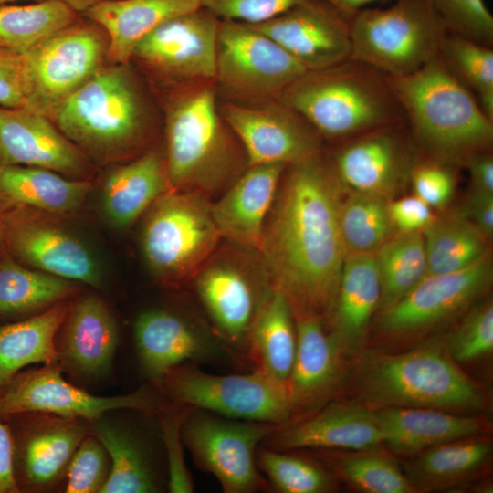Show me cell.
Returning <instances> with one entry per match:
<instances>
[{"instance_id": "7c38bea8", "label": "cell", "mask_w": 493, "mask_h": 493, "mask_svg": "<svg viewBox=\"0 0 493 493\" xmlns=\"http://www.w3.org/2000/svg\"><path fill=\"white\" fill-rule=\"evenodd\" d=\"M281 426L195 409L183 422L182 437L196 465L212 474L224 492L248 493L263 485L257 447Z\"/></svg>"}, {"instance_id": "db71d44e", "label": "cell", "mask_w": 493, "mask_h": 493, "mask_svg": "<svg viewBox=\"0 0 493 493\" xmlns=\"http://www.w3.org/2000/svg\"><path fill=\"white\" fill-rule=\"evenodd\" d=\"M462 214L486 237L493 234V194L471 190Z\"/></svg>"}, {"instance_id": "7a4b0ae2", "label": "cell", "mask_w": 493, "mask_h": 493, "mask_svg": "<svg viewBox=\"0 0 493 493\" xmlns=\"http://www.w3.org/2000/svg\"><path fill=\"white\" fill-rule=\"evenodd\" d=\"M387 77L414 141L428 158L457 165L489 151L493 121L439 55L412 74Z\"/></svg>"}, {"instance_id": "7dc6e473", "label": "cell", "mask_w": 493, "mask_h": 493, "mask_svg": "<svg viewBox=\"0 0 493 493\" xmlns=\"http://www.w3.org/2000/svg\"><path fill=\"white\" fill-rule=\"evenodd\" d=\"M110 457L94 435H86L67 467V493L100 492L110 473Z\"/></svg>"}, {"instance_id": "484cf974", "label": "cell", "mask_w": 493, "mask_h": 493, "mask_svg": "<svg viewBox=\"0 0 493 493\" xmlns=\"http://www.w3.org/2000/svg\"><path fill=\"white\" fill-rule=\"evenodd\" d=\"M297 351L287 388L292 414L320 404L335 390L341 373L343 353L323 318L294 317Z\"/></svg>"}, {"instance_id": "c3c4849f", "label": "cell", "mask_w": 493, "mask_h": 493, "mask_svg": "<svg viewBox=\"0 0 493 493\" xmlns=\"http://www.w3.org/2000/svg\"><path fill=\"white\" fill-rule=\"evenodd\" d=\"M179 406L178 410L161 415L163 439L167 452L169 489L173 493H191L194 483L184 461L182 437V425L190 413V407Z\"/></svg>"}, {"instance_id": "44dd1931", "label": "cell", "mask_w": 493, "mask_h": 493, "mask_svg": "<svg viewBox=\"0 0 493 493\" xmlns=\"http://www.w3.org/2000/svg\"><path fill=\"white\" fill-rule=\"evenodd\" d=\"M0 163L36 166L87 179V156L45 114L0 106Z\"/></svg>"}, {"instance_id": "bcb514c9", "label": "cell", "mask_w": 493, "mask_h": 493, "mask_svg": "<svg viewBox=\"0 0 493 493\" xmlns=\"http://www.w3.org/2000/svg\"><path fill=\"white\" fill-rule=\"evenodd\" d=\"M450 356L469 362L493 350V305L488 299L472 308L449 340Z\"/></svg>"}, {"instance_id": "74e56055", "label": "cell", "mask_w": 493, "mask_h": 493, "mask_svg": "<svg viewBox=\"0 0 493 493\" xmlns=\"http://www.w3.org/2000/svg\"><path fill=\"white\" fill-rule=\"evenodd\" d=\"M79 15L61 0L0 5V47L25 55Z\"/></svg>"}, {"instance_id": "f907efd6", "label": "cell", "mask_w": 493, "mask_h": 493, "mask_svg": "<svg viewBox=\"0 0 493 493\" xmlns=\"http://www.w3.org/2000/svg\"><path fill=\"white\" fill-rule=\"evenodd\" d=\"M302 0H202L201 6L223 20L247 25L268 21Z\"/></svg>"}, {"instance_id": "816d5d0a", "label": "cell", "mask_w": 493, "mask_h": 493, "mask_svg": "<svg viewBox=\"0 0 493 493\" xmlns=\"http://www.w3.org/2000/svg\"><path fill=\"white\" fill-rule=\"evenodd\" d=\"M30 92L26 56L0 47V106L24 107Z\"/></svg>"}, {"instance_id": "ba28073f", "label": "cell", "mask_w": 493, "mask_h": 493, "mask_svg": "<svg viewBox=\"0 0 493 493\" xmlns=\"http://www.w3.org/2000/svg\"><path fill=\"white\" fill-rule=\"evenodd\" d=\"M448 32L428 0L362 8L350 20L351 58L389 77L406 76L438 55Z\"/></svg>"}, {"instance_id": "d6a6232c", "label": "cell", "mask_w": 493, "mask_h": 493, "mask_svg": "<svg viewBox=\"0 0 493 493\" xmlns=\"http://www.w3.org/2000/svg\"><path fill=\"white\" fill-rule=\"evenodd\" d=\"M69 308L61 301L28 318L0 324V391L26 366L59 361L56 337Z\"/></svg>"}, {"instance_id": "9c48e42d", "label": "cell", "mask_w": 493, "mask_h": 493, "mask_svg": "<svg viewBox=\"0 0 493 493\" xmlns=\"http://www.w3.org/2000/svg\"><path fill=\"white\" fill-rule=\"evenodd\" d=\"M159 382L178 405L224 417L285 425L292 415L287 385L259 368L246 374L215 375L182 364Z\"/></svg>"}, {"instance_id": "8992f818", "label": "cell", "mask_w": 493, "mask_h": 493, "mask_svg": "<svg viewBox=\"0 0 493 493\" xmlns=\"http://www.w3.org/2000/svg\"><path fill=\"white\" fill-rule=\"evenodd\" d=\"M357 387L364 405L372 410L399 406L474 411L483 405L479 387L435 346L364 356Z\"/></svg>"}, {"instance_id": "91938a15", "label": "cell", "mask_w": 493, "mask_h": 493, "mask_svg": "<svg viewBox=\"0 0 493 493\" xmlns=\"http://www.w3.org/2000/svg\"><path fill=\"white\" fill-rule=\"evenodd\" d=\"M7 256H9V253L5 243L3 226L0 221V260Z\"/></svg>"}, {"instance_id": "4316f807", "label": "cell", "mask_w": 493, "mask_h": 493, "mask_svg": "<svg viewBox=\"0 0 493 493\" xmlns=\"http://www.w3.org/2000/svg\"><path fill=\"white\" fill-rule=\"evenodd\" d=\"M59 331L57 350L68 367L84 375L109 370L118 344V329L99 297L84 296L71 304Z\"/></svg>"}, {"instance_id": "681fc988", "label": "cell", "mask_w": 493, "mask_h": 493, "mask_svg": "<svg viewBox=\"0 0 493 493\" xmlns=\"http://www.w3.org/2000/svg\"><path fill=\"white\" fill-rule=\"evenodd\" d=\"M449 163L433 159L415 163L411 173L415 195L430 207H440L450 200L456 184L454 170Z\"/></svg>"}, {"instance_id": "4dcf8cb0", "label": "cell", "mask_w": 493, "mask_h": 493, "mask_svg": "<svg viewBox=\"0 0 493 493\" xmlns=\"http://www.w3.org/2000/svg\"><path fill=\"white\" fill-rule=\"evenodd\" d=\"M382 294L374 254L346 255L336 299L331 309L333 333L343 353L351 354L362 343Z\"/></svg>"}, {"instance_id": "94428289", "label": "cell", "mask_w": 493, "mask_h": 493, "mask_svg": "<svg viewBox=\"0 0 493 493\" xmlns=\"http://www.w3.org/2000/svg\"><path fill=\"white\" fill-rule=\"evenodd\" d=\"M16 1H32V2H40L44 0H0V5H5L7 3H13Z\"/></svg>"}, {"instance_id": "d4e9b609", "label": "cell", "mask_w": 493, "mask_h": 493, "mask_svg": "<svg viewBox=\"0 0 493 493\" xmlns=\"http://www.w3.org/2000/svg\"><path fill=\"white\" fill-rule=\"evenodd\" d=\"M267 439L276 450L319 447L366 452L383 444L372 411L350 402L330 404L313 417L282 425Z\"/></svg>"}, {"instance_id": "8fae6325", "label": "cell", "mask_w": 493, "mask_h": 493, "mask_svg": "<svg viewBox=\"0 0 493 493\" xmlns=\"http://www.w3.org/2000/svg\"><path fill=\"white\" fill-rule=\"evenodd\" d=\"M193 280L219 334L230 343H246L273 288L258 252L232 244L218 247Z\"/></svg>"}, {"instance_id": "e0dca14e", "label": "cell", "mask_w": 493, "mask_h": 493, "mask_svg": "<svg viewBox=\"0 0 493 493\" xmlns=\"http://www.w3.org/2000/svg\"><path fill=\"white\" fill-rule=\"evenodd\" d=\"M488 253L462 270L426 275L393 307L383 311L382 329L396 336L424 332L465 311L488 289Z\"/></svg>"}, {"instance_id": "30bf717a", "label": "cell", "mask_w": 493, "mask_h": 493, "mask_svg": "<svg viewBox=\"0 0 493 493\" xmlns=\"http://www.w3.org/2000/svg\"><path fill=\"white\" fill-rule=\"evenodd\" d=\"M109 39L95 21L79 15L26 56L31 92L26 107L53 120L59 107L103 66Z\"/></svg>"}, {"instance_id": "d6986e66", "label": "cell", "mask_w": 493, "mask_h": 493, "mask_svg": "<svg viewBox=\"0 0 493 493\" xmlns=\"http://www.w3.org/2000/svg\"><path fill=\"white\" fill-rule=\"evenodd\" d=\"M350 20L323 0H302L268 21L250 26L309 71L351 58Z\"/></svg>"}, {"instance_id": "f546056e", "label": "cell", "mask_w": 493, "mask_h": 493, "mask_svg": "<svg viewBox=\"0 0 493 493\" xmlns=\"http://www.w3.org/2000/svg\"><path fill=\"white\" fill-rule=\"evenodd\" d=\"M202 0H112L81 14L98 23L109 39L107 58L126 65L136 46L163 22L201 6Z\"/></svg>"}, {"instance_id": "603a6c76", "label": "cell", "mask_w": 493, "mask_h": 493, "mask_svg": "<svg viewBox=\"0 0 493 493\" xmlns=\"http://www.w3.org/2000/svg\"><path fill=\"white\" fill-rule=\"evenodd\" d=\"M288 165L257 164L246 169L212 201V213L222 239L258 252L266 220Z\"/></svg>"}, {"instance_id": "680465c9", "label": "cell", "mask_w": 493, "mask_h": 493, "mask_svg": "<svg viewBox=\"0 0 493 493\" xmlns=\"http://www.w3.org/2000/svg\"><path fill=\"white\" fill-rule=\"evenodd\" d=\"M67 5H68L72 10L79 14H83L91 7L112 0H61Z\"/></svg>"}, {"instance_id": "1f68e13d", "label": "cell", "mask_w": 493, "mask_h": 493, "mask_svg": "<svg viewBox=\"0 0 493 493\" xmlns=\"http://www.w3.org/2000/svg\"><path fill=\"white\" fill-rule=\"evenodd\" d=\"M167 191L164 153L152 150L110 173L102 187V211L114 227L127 228Z\"/></svg>"}, {"instance_id": "ac0fdd59", "label": "cell", "mask_w": 493, "mask_h": 493, "mask_svg": "<svg viewBox=\"0 0 493 493\" xmlns=\"http://www.w3.org/2000/svg\"><path fill=\"white\" fill-rule=\"evenodd\" d=\"M223 116L243 148L247 166L289 165L321 152L318 132L282 101L259 107L227 104Z\"/></svg>"}, {"instance_id": "5bb4252c", "label": "cell", "mask_w": 493, "mask_h": 493, "mask_svg": "<svg viewBox=\"0 0 493 493\" xmlns=\"http://www.w3.org/2000/svg\"><path fill=\"white\" fill-rule=\"evenodd\" d=\"M57 217L26 206L1 212L9 256L26 267L99 287L101 272L93 253Z\"/></svg>"}, {"instance_id": "836d02e7", "label": "cell", "mask_w": 493, "mask_h": 493, "mask_svg": "<svg viewBox=\"0 0 493 493\" xmlns=\"http://www.w3.org/2000/svg\"><path fill=\"white\" fill-rule=\"evenodd\" d=\"M78 290L76 282L26 267L7 256L0 260V324L37 314Z\"/></svg>"}, {"instance_id": "cb8c5ba5", "label": "cell", "mask_w": 493, "mask_h": 493, "mask_svg": "<svg viewBox=\"0 0 493 493\" xmlns=\"http://www.w3.org/2000/svg\"><path fill=\"white\" fill-rule=\"evenodd\" d=\"M134 336L142 369L156 381L185 362L210 361L221 354L211 336L165 309L141 313L135 321Z\"/></svg>"}, {"instance_id": "9a60e30c", "label": "cell", "mask_w": 493, "mask_h": 493, "mask_svg": "<svg viewBox=\"0 0 493 493\" xmlns=\"http://www.w3.org/2000/svg\"><path fill=\"white\" fill-rule=\"evenodd\" d=\"M58 362L20 371L0 391V419L23 414H46L93 421L117 409L151 412L154 402L144 391L97 396L65 381Z\"/></svg>"}, {"instance_id": "11a10c76", "label": "cell", "mask_w": 493, "mask_h": 493, "mask_svg": "<svg viewBox=\"0 0 493 493\" xmlns=\"http://www.w3.org/2000/svg\"><path fill=\"white\" fill-rule=\"evenodd\" d=\"M14 467V437L8 424L0 419V493H17Z\"/></svg>"}, {"instance_id": "7402d4cb", "label": "cell", "mask_w": 493, "mask_h": 493, "mask_svg": "<svg viewBox=\"0 0 493 493\" xmlns=\"http://www.w3.org/2000/svg\"><path fill=\"white\" fill-rule=\"evenodd\" d=\"M83 421L52 415L27 422L15 431L11 429L15 476L19 489L21 487L45 488L61 477L88 435Z\"/></svg>"}, {"instance_id": "4fadbf2b", "label": "cell", "mask_w": 493, "mask_h": 493, "mask_svg": "<svg viewBox=\"0 0 493 493\" xmlns=\"http://www.w3.org/2000/svg\"><path fill=\"white\" fill-rule=\"evenodd\" d=\"M307 71L250 25L220 19L215 79L226 89L246 98H279Z\"/></svg>"}, {"instance_id": "f6af8a7d", "label": "cell", "mask_w": 493, "mask_h": 493, "mask_svg": "<svg viewBox=\"0 0 493 493\" xmlns=\"http://www.w3.org/2000/svg\"><path fill=\"white\" fill-rule=\"evenodd\" d=\"M447 30L492 47L493 16L485 0H428Z\"/></svg>"}, {"instance_id": "ffe728a7", "label": "cell", "mask_w": 493, "mask_h": 493, "mask_svg": "<svg viewBox=\"0 0 493 493\" xmlns=\"http://www.w3.org/2000/svg\"><path fill=\"white\" fill-rule=\"evenodd\" d=\"M404 121L344 140L330 162L342 187L386 200L401 187L416 163L398 131Z\"/></svg>"}, {"instance_id": "e575fe53", "label": "cell", "mask_w": 493, "mask_h": 493, "mask_svg": "<svg viewBox=\"0 0 493 493\" xmlns=\"http://www.w3.org/2000/svg\"><path fill=\"white\" fill-rule=\"evenodd\" d=\"M295 318L284 294L272 288L250 330L246 344L259 369L287 385L297 351Z\"/></svg>"}, {"instance_id": "83f0119b", "label": "cell", "mask_w": 493, "mask_h": 493, "mask_svg": "<svg viewBox=\"0 0 493 493\" xmlns=\"http://www.w3.org/2000/svg\"><path fill=\"white\" fill-rule=\"evenodd\" d=\"M382 442L401 455L419 454L430 447L479 433L482 422L445 410L422 407H383L372 410Z\"/></svg>"}, {"instance_id": "f35d334b", "label": "cell", "mask_w": 493, "mask_h": 493, "mask_svg": "<svg viewBox=\"0 0 493 493\" xmlns=\"http://www.w3.org/2000/svg\"><path fill=\"white\" fill-rule=\"evenodd\" d=\"M374 256L382 287L379 309L383 312L427 274L423 233L400 232L382 246Z\"/></svg>"}, {"instance_id": "b9f144b4", "label": "cell", "mask_w": 493, "mask_h": 493, "mask_svg": "<svg viewBox=\"0 0 493 493\" xmlns=\"http://www.w3.org/2000/svg\"><path fill=\"white\" fill-rule=\"evenodd\" d=\"M93 435L105 447L111 466L100 493H152L158 490L141 447L128 433L98 424Z\"/></svg>"}, {"instance_id": "d590c367", "label": "cell", "mask_w": 493, "mask_h": 493, "mask_svg": "<svg viewBox=\"0 0 493 493\" xmlns=\"http://www.w3.org/2000/svg\"><path fill=\"white\" fill-rule=\"evenodd\" d=\"M492 455V446L480 439H458L430 447L406 467L412 488L432 490L475 473Z\"/></svg>"}, {"instance_id": "9f6ffc18", "label": "cell", "mask_w": 493, "mask_h": 493, "mask_svg": "<svg viewBox=\"0 0 493 493\" xmlns=\"http://www.w3.org/2000/svg\"><path fill=\"white\" fill-rule=\"evenodd\" d=\"M464 164L471 180V190L493 194V158L489 151L469 156Z\"/></svg>"}, {"instance_id": "f5cc1de1", "label": "cell", "mask_w": 493, "mask_h": 493, "mask_svg": "<svg viewBox=\"0 0 493 493\" xmlns=\"http://www.w3.org/2000/svg\"><path fill=\"white\" fill-rule=\"evenodd\" d=\"M431 208L416 195L388 203L393 225L401 233L422 232L435 219Z\"/></svg>"}, {"instance_id": "6f0895ef", "label": "cell", "mask_w": 493, "mask_h": 493, "mask_svg": "<svg viewBox=\"0 0 493 493\" xmlns=\"http://www.w3.org/2000/svg\"><path fill=\"white\" fill-rule=\"evenodd\" d=\"M336 8L348 18H351L358 11L369 3L376 0H323Z\"/></svg>"}, {"instance_id": "52a82bcc", "label": "cell", "mask_w": 493, "mask_h": 493, "mask_svg": "<svg viewBox=\"0 0 493 493\" xmlns=\"http://www.w3.org/2000/svg\"><path fill=\"white\" fill-rule=\"evenodd\" d=\"M221 239L210 198L194 192L167 191L146 211L141 245L157 280L179 287L194 279Z\"/></svg>"}, {"instance_id": "8d00e7d4", "label": "cell", "mask_w": 493, "mask_h": 493, "mask_svg": "<svg viewBox=\"0 0 493 493\" xmlns=\"http://www.w3.org/2000/svg\"><path fill=\"white\" fill-rule=\"evenodd\" d=\"M422 233L426 275L462 270L488 254L487 238L462 213L435 218Z\"/></svg>"}, {"instance_id": "ab89813d", "label": "cell", "mask_w": 493, "mask_h": 493, "mask_svg": "<svg viewBox=\"0 0 493 493\" xmlns=\"http://www.w3.org/2000/svg\"><path fill=\"white\" fill-rule=\"evenodd\" d=\"M340 206V228L346 253L375 254L394 226L386 199L351 191Z\"/></svg>"}, {"instance_id": "f1b7e54d", "label": "cell", "mask_w": 493, "mask_h": 493, "mask_svg": "<svg viewBox=\"0 0 493 493\" xmlns=\"http://www.w3.org/2000/svg\"><path fill=\"white\" fill-rule=\"evenodd\" d=\"M93 184L89 179L68 178L54 171L0 163V213L26 206L57 216L76 213Z\"/></svg>"}, {"instance_id": "6da1fadb", "label": "cell", "mask_w": 493, "mask_h": 493, "mask_svg": "<svg viewBox=\"0 0 493 493\" xmlns=\"http://www.w3.org/2000/svg\"><path fill=\"white\" fill-rule=\"evenodd\" d=\"M342 186L319 152L286 167L258 255L294 317L323 318L333 307L347 255L340 228Z\"/></svg>"}, {"instance_id": "3957f363", "label": "cell", "mask_w": 493, "mask_h": 493, "mask_svg": "<svg viewBox=\"0 0 493 493\" xmlns=\"http://www.w3.org/2000/svg\"><path fill=\"white\" fill-rule=\"evenodd\" d=\"M279 99L320 137L346 140L404 121L388 77L351 58L307 71Z\"/></svg>"}, {"instance_id": "60d3db41", "label": "cell", "mask_w": 493, "mask_h": 493, "mask_svg": "<svg viewBox=\"0 0 493 493\" xmlns=\"http://www.w3.org/2000/svg\"><path fill=\"white\" fill-rule=\"evenodd\" d=\"M441 60L476 98L493 121V48L448 32L441 44Z\"/></svg>"}, {"instance_id": "ee69618b", "label": "cell", "mask_w": 493, "mask_h": 493, "mask_svg": "<svg viewBox=\"0 0 493 493\" xmlns=\"http://www.w3.org/2000/svg\"><path fill=\"white\" fill-rule=\"evenodd\" d=\"M342 477L355 488L366 493H411L410 482L390 457L374 451L337 459Z\"/></svg>"}, {"instance_id": "7bdbcfd3", "label": "cell", "mask_w": 493, "mask_h": 493, "mask_svg": "<svg viewBox=\"0 0 493 493\" xmlns=\"http://www.w3.org/2000/svg\"><path fill=\"white\" fill-rule=\"evenodd\" d=\"M257 464L274 488L282 493H325L333 488L330 476L303 457L267 447L258 451Z\"/></svg>"}, {"instance_id": "2e32d148", "label": "cell", "mask_w": 493, "mask_h": 493, "mask_svg": "<svg viewBox=\"0 0 493 493\" xmlns=\"http://www.w3.org/2000/svg\"><path fill=\"white\" fill-rule=\"evenodd\" d=\"M219 22L202 6L174 16L143 37L131 58L169 79H213Z\"/></svg>"}, {"instance_id": "5b68a950", "label": "cell", "mask_w": 493, "mask_h": 493, "mask_svg": "<svg viewBox=\"0 0 493 493\" xmlns=\"http://www.w3.org/2000/svg\"><path fill=\"white\" fill-rule=\"evenodd\" d=\"M52 121L86 156L103 163L131 154L145 140L142 100L125 65L102 67Z\"/></svg>"}, {"instance_id": "277c9868", "label": "cell", "mask_w": 493, "mask_h": 493, "mask_svg": "<svg viewBox=\"0 0 493 493\" xmlns=\"http://www.w3.org/2000/svg\"><path fill=\"white\" fill-rule=\"evenodd\" d=\"M217 112L215 91L198 86L171 103L165 125L169 191L222 194L245 171L235 140Z\"/></svg>"}]
</instances>
